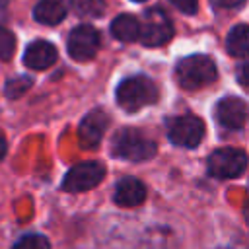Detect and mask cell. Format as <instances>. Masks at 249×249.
Returning a JSON list of instances; mask_svg holds the SVG:
<instances>
[{
    "label": "cell",
    "instance_id": "6da1fadb",
    "mask_svg": "<svg viewBox=\"0 0 249 249\" xmlns=\"http://www.w3.org/2000/svg\"><path fill=\"white\" fill-rule=\"evenodd\" d=\"M218 76L216 64L206 54H191L177 62L175 78L181 88L185 89H198L212 84Z\"/></svg>",
    "mask_w": 249,
    "mask_h": 249
},
{
    "label": "cell",
    "instance_id": "7a4b0ae2",
    "mask_svg": "<svg viewBox=\"0 0 249 249\" xmlns=\"http://www.w3.org/2000/svg\"><path fill=\"white\" fill-rule=\"evenodd\" d=\"M158 101V86L148 76H130L123 80L117 88V103L128 111H140L146 105H152Z\"/></svg>",
    "mask_w": 249,
    "mask_h": 249
},
{
    "label": "cell",
    "instance_id": "3957f363",
    "mask_svg": "<svg viewBox=\"0 0 249 249\" xmlns=\"http://www.w3.org/2000/svg\"><path fill=\"white\" fill-rule=\"evenodd\" d=\"M111 152H113V156L128 160V161H144V160H150L156 156L158 146L152 138L144 136L142 132H138L134 128H123L115 134Z\"/></svg>",
    "mask_w": 249,
    "mask_h": 249
},
{
    "label": "cell",
    "instance_id": "277c9868",
    "mask_svg": "<svg viewBox=\"0 0 249 249\" xmlns=\"http://www.w3.org/2000/svg\"><path fill=\"white\" fill-rule=\"evenodd\" d=\"M173 35V23L169 16L161 8H152L144 14L138 37L146 47H160L165 45Z\"/></svg>",
    "mask_w": 249,
    "mask_h": 249
},
{
    "label": "cell",
    "instance_id": "5b68a950",
    "mask_svg": "<svg viewBox=\"0 0 249 249\" xmlns=\"http://www.w3.org/2000/svg\"><path fill=\"white\" fill-rule=\"evenodd\" d=\"M247 156L237 148H218L208 158V171L218 179H233L245 171Z\"/></svg>",
    "mask_w": 249,
    "mask_h": 249
},
{
    "label": "cell",
    "instance_id": "8992f818",
    "mask_svg": "<svg viewBox=\"0 0 249 249\" xmlns=\"http://www.w3.org/2000/svg\"><path fill=\"white\" fill-rule=\"evenodd\" d=\"M105 177V167L99 161H82L68 169L62 181V189L66 193H82L93 189Z\"/></svg>",
    "mask_w": 249,
    "mask_h": 249
},
{
    "label": "cell",
    "instance_id": "52a82bcc",
    "mask_svg": "<svg viewBox=\"0 0 249 249\" xmlns=\"http://www.w3.org/2000/svg\"><path fill=\"white\" fill-rule=\"evenodd\" d=\"M167 134L175 146L195 148L204 136V123L195 115H179L169 123Z\"/></svg>",
    "mask_w": 249,
    "mask_h": 249
},
{
    "label": "cell",
    "instance_id": "ba28073f",
    "mask_svg": "<svg viewBox=\"0 0 249 249\" xmlns=\"http://www.w3.org/2000/svg\"><path fill=\"white\" fill-rule=\"evenodd\" d=\"M99 31L93 25H78L68 35V54L74 60H89L99 51Z\"/></svg>",
    "mask_w": 249,
    "mask_h": 249
},
{
    "label": "cell",
    "instance_id": "9c48e42d",
    "mask_svg": "<svg viewBox=\"0 0 249 249\" xmlns=\"http://www.w3.org/2000/svg\"><path fill=\"white\" fill-rule=\"evenodd\" d=\"M105 128H107V115H105V111H101V109L89 111L82 119L80 126H78V142H80V146L84 150L97 148L101 138H103Z\"/></svg>",
    "mask_w": 249,
    "mask_h": 249
},
{
    "label": "cell",
    "instance_id": "30bf717a",
    "mask_svg": "<svg viewBox=\"0 0 249 249\" xmlns=\"http://www.w3.org/2000/svg\"><path fill=\"white\" fill-rule=\"evenodd\" d=\"M216 121L226 128H241L247 121V105L239 97H224L216 105Z\"/></svg>",
    "mask_w": 249,
    "mask_h": 249
},
{
    "label": "cell",
    "instance_id": "8fae6325",
    "mask_svg": "<svg viewBox=\"0 0 249 249\" xmlns=\"http://www.w3.org/2000/svg\"><path fill=\"white\" fill-rule=\"evenodd\" d=\"M56 49L49 41H33L23 54V64L31 70H45L56 62Z\"/></svg>",
    "mask_w": 249,
    "mask_h": 249
},
{
    "label": "cell",
    "instance_id": "7c38bea8",
    "mask_svg": "<svg viewBox=\"0 0 249 249\" xmlns=\"http://www.w3.org/2000/svg\"><path fill=\"white\" fill-rule=\"evenodd\" d=\"M146 198V187L136 177H124L115 187V202L119 206H138Z\"/></svg>",
    "mask_w": 249,
    "mask_h": 249
},
{
    "label": "cell",
    "instance_id": "4fadbf2b",
    "mask_svg": "<svg viewBox=\"0 0 249 249\" xmlns=\"http://www.w3.org/2000/svg\"><path fill=\"white\" fill-rule=\"evenodd\" d=\"M33 16L39 23H45V25H54L58 21L64 19L66 16V6L62 0H39L35 10H33Z\"/></svg>",
    "mask_w": 249,
    "mask_h": 249
},
{
    "label": "cell",
    "instance_id": "5bb4252c",
    "mask_svg": "<svg viewBox=\"0 0 249 249\" xmlns=\"http://www.w3.org/2000/svg\"><path fill=\"white\" fill-rule=\"evenodd\" d=\"M138 29H140V23L134 16L130 14H121L113 19L111 23V33L119 39V41H124V43H130V41H136L138 39Z\"/></svg>",
    "mask_w": 249,
    "mask_h": 249
},
{
    "label": "cell",
    "instance_id": "9a60e30c",
    "mask_svg": "<svg viewBox=\"0 0 249 249\" xmlns=\"http://www.w3.org/2000/svg\"><path fill=\"white\" fill-rule=\"evenodd\" d=\"M226 49L231 56H239L245 58L247 51H249V29L245 23H239L235 27L230 29L228 39H226Z\"/></svg>",
    "mask_w": 249,
    "mask_h": 249
},
{
    "label": "cell",
    "instance_id": "2e32d148",
    "mask_svg": "<svg viewBox=\"0 0 249 249\" xmlns=\"http://www.w3.org/2000/svg\"><path fill=\"white\" fill-rule=\"evenodd\" d=\"M72 8L84 18H99L105 12V0H72Z\"/></svg>",
    "mask_w": 249,
    "mask_h": 249
},
{
    "label": "cell",
    "instance_id": "e0dca14e",
    "mask_svg": "<svg viewBox=\"0 0 249 249\" xmlns=\"http://www.w3.org/2000/svg\"><path fill=\"white\" fill-rule=\"evenodd\" d=\"M16 51V37L10 29L0 27V60H8L12 58Z\"/></svg>",
    "mask_w": 249,
    "mask_h": 249
},
{
    "label": "cell",
    "instance_id": "ac0fdd59",
    "mask_svg": "<svg viewBox=\"0 0 249 249\" xmlns=\"http://www.w3.org/2000/svg\"><path fill=\"white\" fill-rule=\"evenodd\" d=\"M31 88V78L27 76H18L14 80H10L6 84V95L8 97H19L21 93H25Z\"/></svg>",
    "mask_w": 249,
    "mask_h": 249
},
{
    "label": "cell",
    "instance_id": "d6986e66",
    "mask_svg": "<svg viewBox=\"0 0 249 249\" xmlns=\"http://www.w3.org/2000/svg\"><path fill=\"white\" fill-rule=\"evenodd\" d=\"M14 249H51V245H49L47 237L37 235V233H31V235L21 237V239L14 245Z\"/></svg>",
    "mask_w": 249,
    "mask_h": 249
},
{
    "label": "cell",
    "instance_id": "ffe728a7",
    "mask_svg": "<svg viewBox=\"0 0 249 249\" xmlns=\"http://www.w3.org/2000/svg\"><path fill=\"white\" fill-rule=\"evenodd\" d=\"M171 4L177 10H181L183 14H195L196 6H198V0H171Z\"/></svg>",
    "mask_w": 249,
    "mask_h": 249
},
{
    "label": "cell",
    "instance_id": "44dd1931",
    "mask_svg": "<svg viewBox=\"0 0 249 249\" xmlns=\"http://www.w3.org/2000/svg\"><path fill=\"white\" fill-rule=\"evenodd\" d=\"M243 2L245 0H212V4L218 6V8H235V6L243 4Z\"/></svg>",
    "mask_w": 249,
    "mask_h": 249
},
{
    "label": "cell",
    "instance_id": "7402d4cb",
    "mask_svg": "<svg viewBox=\"0 0 249 249\" xmlns=\"http://www.w3.org/2000/svg\"><path fill=\"white\" fill-rule=\"evenodd\" d=\"M239 82L241 86H247V64L245 62L239 66Z\"/></svg>",
    "mask_w": 249,
    "mask_h": 249
},
{
    "label": "cell",
    "instance_id": "603a6c76",
    "mask_svg": "<svg viewBox=\"0 0 249 249\" xmlns=\"http://www.w3.org/2000/svg\"><path fill=\"white\" fill-rule=\"evenodd\" d=\"M6 148H8V146H6V138L0 134V160H2L4 154H6Z\"/></svg>",
    "mask_w": 249,
    "mask_h": 249
},
{
    "label": "cell",
    "instance_id": "cb8c5ba5",
    "mask_svg": "<svg viewBox=\"0 0 249 249\" xmlns=\"http://www.w3.org/2000/svg\"><path fill=\"white\" fill-rule=\"evenodd\" d=\"M8 2H10V0H0V6H6Z\"/></svg>",
    "mask_w": 249,
    "mask_h": 249
},
{
    "label": "cell",
    "instance_id": "d4e9b609",
    "mask_svg": "<svg viewBox=\"0 0 249 249\" xmlns=\"http://www.w3.org/2000/svg\"><path fill=\"white\" fill-rule=\"evenodd\" d=\"M134 2H144V0H134Z\"/></svg>",
    "mask_w": 249,
    "mask_h": 249
}]
</instances>
